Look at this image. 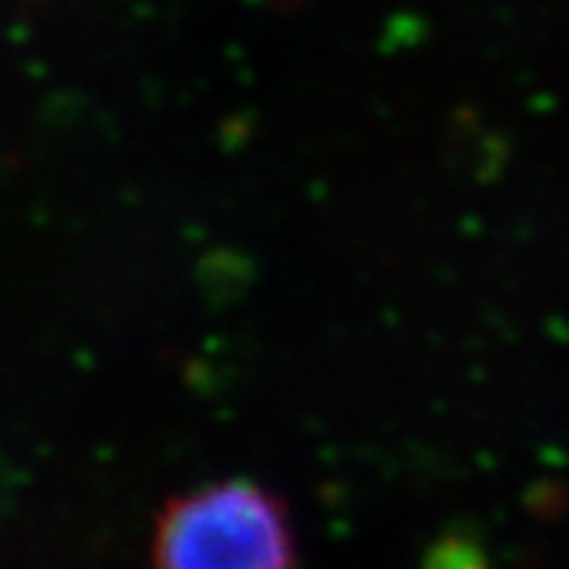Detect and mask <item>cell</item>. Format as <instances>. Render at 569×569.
Masks as SVG:
<instances>
[{
    "mask_svg": "<svg viewBox=\"0 0 569 569\" xmlns=\"http://www.w3.org/2000/svg\"><path fill=\"white\" fill-rule=\"evenodd\" d=\"M151 569H297L288 511L248 480L187 491L160 511Z\"/></svg>",
    "mask_w": 569,
    "mask_h": 569,
    "instance_id": "6da1fadb",
    "label": "cell"
}]
</instances>
